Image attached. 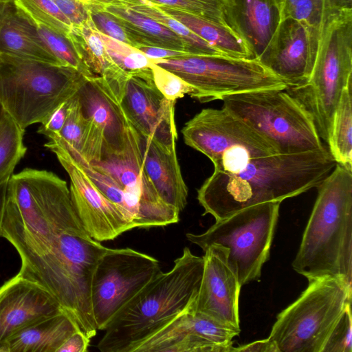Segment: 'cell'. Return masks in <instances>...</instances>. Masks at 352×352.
<instances>
[{"label": "cell", "instance_id": "cell-39", "mask_svg": "<svg viewBox=\"0 0 352 352\" xmlns=\"http://www.w3.org/2000/svg\"><path fill=\"white\" fill-rule=\"evenodd\" d=\"M69 100V99L62 103L41 124L38 130V133L47 138L54 134H59L67 118Z\"/></svg>", "mask_w": 352, "mask_h": 352}, {"label": "cell", "instance_id": "cell-9", "mask_svg": "<svg viewBox=\"0 0 352 352\" xmlns=\"http://www.w3.org/2000/svg\"><path fill=\"white\" fill-rule=\"evenodd\" d=\"M280 203L270 201L245 208L216 221L202 234L187 233L186 238L204 251L213 243L227 248L228 261L242 287L259 280L263 265L270 258Z\"/></svg>", "mask_w": 352, "mask_h": 352}, {"label": "cell", "instance_id": "cell-43", "mask_svg": "<svg viewBox=\"0 0 352 352\" xmlns=\"http://www.w3.org/2000/svg\"><path fill=\"white\" fill-rule=\"evenodd\" d=\"M278 352L276 344L268 338L265 340L255 341L245 345L234 347L232 352Z\"/></svg>", "mask_w": 352, "mask_h": 352}, {"label": "cell", "instance_id": "cell-16", "mask_svg": "<svg viewBox=\"0 0 352 352\" xmlns=\"http://www.w3.org/2000/svg\"><path fill=\"white\" fill-rule=\"evenodd\" d=\"M120 101L137 131L168 148H175V101L166 98L156 87L151 66L129 74Z\"/></svg>", "mask_w": 352, "mask_h": 352}, {"label": "cell", "instance_id": "cell-30", "mask_svg": "<svg viewBox=\"0 0 352 352\" xmlns=\"http://www.w3.org/2000/svg\"><path fill=\"white\" fill-rule=\"evenodd\" d=\"M17 11L34 26L43 25L67 36L72 24L53 0H12Z\"/></svg>", "mask_w": 352, "mask_h": 352}, {"label": "cell", "instance_id": "cell-19", "mask_svg": "<svg viewBox=\"0 0 352 352\" xmlns=\"http://www.w3.org/2000/svg\"><path fill=\"white\" fill-rule=\"evenodd\" d=\"M62 310L46 289L18 273L0 286V346L17 331Z\"/></svg>", "mask_w": 352, "mask_h": 352}, {"label": "cell", "instance_id": "cell-40", "mask_svg": "<svg viewBox=\"0 0 352 352\" xmlns=\"http://www.w3.org/2000/svg\"><path fill=\"white\" fill-rule=\"evenodd\" d=\"M72 25H79L89 17L87 7L80 0H53Z\"/></svg>", "mask_w": 352, "mask_h": 352}, {"label": "cell", "instance_id": "cell-42", "mask_svg": "<svg viewBox=\"0 0 352 352\" xmlns=\"http://www.w3.org/2000/svg\"><path fill=\"white\" fill-rule=\"evenodd\" d=\"M150 59H166L192 56L189 52L166 49L163 47L141 45L136 47Z\"/></svg>", "mask_w": 352, "mask_h": 352}, {"label": "cell", "instance_id": "cell-20", "mask_svg": "<svg viewBox=\"0 0 352 352\" xmlns=\"http://www.w3.org/2000/svg\"><path fill=\"white\" fill-rule=\"evenodd\" d=\"M77 95L83 115L102 135V153L122 150L131 123L121 107L120 96L101 76L87 78Z\"/></svg>", "mask_w": 352, "mask_h": 352}, {"label": "cell", "instance_id": "cell-25", "mask_svg": "<svg viewBox=\"0 0 352 352\" xmlns=\"http://www.w3.org/2000/svg\"><path fill=\"white\" fill-rule=\"evenodd\" d=\"M87 7L96 8L111 14L125 32L131 47L153 46L190 53L186 43L167 27L124 6L104 4Z\"/></svg>", "mask_w": 352, "mask_h": 352}, {"label": "cell", "instance_id": "cell-31", "mask_svg": "<svg viewBox=\"0 0 352 352\" xmlns=\"http://www.w3.org/2000/svg\"><path fill=\"white\" fill-rule=\"evenodd\" d=\"M23 130L4 111L0 124V184L9 180L27 148Z\"/></svg>", "mask_w": 352, "mask_h": 352}, {"label": "cell", "instance_id": "cell-12", "mask_svg": "<svg viewBox=\"0 0 352 352\" xmlns=\"http://www.w3.org/2000/svg\"><path fill=\"white\" fill-rule=\"evenodd\" d=\"M162 272L154 257L131 248L111 249L98 263L91 283V303L98 330Z\"/></svg>", "mask_w": 352, "mask_h": 352}, {"label": "cell", "instance_id": "cell-32", "mask_svg": "<svg viewBox=\"0 0 352 352\" xmlns=\"http://www.w3.org/2000/svg\"><path fill=\"white\" fill-rule=\"evenodd\" d=\"M88 132V121L82 113L77 93L69 100L67 115L59 134H54L62 142L80 153Z\"/></svg>", "mask_w": 352, "mask_h": 352}, {"label": "cell", "instance_id": "cell-29", "mask_svg": "<svg viewBox=\"0 0 352 352\" xmlns=\"http://www.w3.org/2000/svg\"><path fill=\"white\" fill-rule=\"evenodd\" d=\"M327 144L337 164L352 172V82L342 91Z\"/></svg>", "mask_w": 352, "mask_h": 352}, {"label": "cell", "instance_id": "cell-22", "mask_svg": "<svg viewBox=\"0 0 352 352\" xmlns=\"http://www.w3.org/2000/svg\"><path fill=\"white\" fill-rule=\"evenodd\" d=\"M138 132L145 171L160 198L179 212L186 206L188 188L175 148H168Z\"/></svg>", "mask_w": 352, "mask_h": 352}, {"label": "cell", "instance_id": "cell-6", "mask_svg": "<svg viewBox=\"0 0 352 352\" xmlns=\"http://www.w3.org/2000/svg\"><path fill=\"white\" fill-rule=\"evenodd\" d=\"M352 82V10L342 11L323 28L308 80L286 90L312 117L321 140L329 141L344 89Z\"/></svg>", "mask_w": 352, "mask_h": 352}, {"label": "cell", "instance_id": "cell-24", "mask_svg": "<svg viewBox=\"0 0 352 352\" xmlns=\"http://www.w3.org/2000/svg\"><path fill=\"white\" fill-rule=\"evenodd\" d=\"M78 328L65 311L45 317L9 337L0 352H57Z\"/></svg>", "mask_w": 352, "mask_h": 352}, {"label": "cell", "instance_id": "cell-3", "mask_svg": "<svg viewBox=\"0 0 352 352\" xmlns=\"http://www.w3.org/2000/svg\"><path fill=\"white\" fill-rule=\"evenodd\" d=\"M204 267V256L186 247L166 272H161L114 316L97 344L102 352H131L194 305Z\"/></svg>", "mask_w": 352, "mask_h": 352}, {"label": "cell", "instance_id": "cell-34", "mask_svg": "<svg viewBox=\"0 0 352 352\" xmlns=\"http://www.w3.org/2000/svg\"><path fill=\"white\" fill-rule=\"evenodd\" d=\"M35 27L43 41L63 65L72 67L87 78L95 76L82 63L71 42L65 36L43 25H37Z\"/></svg>", "mask_w": 352, "mask_h": 352}, {"label": "cell", "instance_id": "cell-33", "mask_svg": "<svg viewBox=\"0 0 352 352\" xmlns=\"http://www.w3.org/2000/svg\"><path fill=\"white\" fill-rule=\"evenodd\" d=\"M97 32L113 63L126 74L150 67L151 59L138 49L104 35L98 30Z\"/></svg>", "mask_w": 352, "mask_h": 352}, {"label": "cell", "instance_id": "cell-4", "mask_svg": "<svg viewBox=\"0 0 352 352\" xmlns=\"http://www.w3.org/2000/svg\"><path fill=\"white\" fill-rule=\"evenodd\" d=\"M317 188L292 268L309 282L334 278L351 286L352 172L336 164Z\"/></svg>", "mask_w": 352, "mask_h": 352}, {"label": "cell", "instance_id": "cell-21", "mask_svg": "<svg viewBox=\"0 0 352 352\" xmlns=\"http://www.w3.org/2000/svg\"><path fill=\"white\" fill-rule=\"evenodd\" d=\"M224 15L227 25L243 40L257 60L281 21L276 0H228Z\"/></svg>", "mask_w": 352, "mask_h": 352}, {"label": "cell", "instance_id": "cell-14", "mask_svg": "<svg viewBox=\"0 0 352 352\" xmlns=\"http://www.w3.org/2000/svg\"><path fill=\"white\" fill-rule=\"evenodd\" d=\"M44 146L52 151L70 179V196L80 223L94 240L111 241L133 229L120 211L93 183L68 152L54 141Z\"/></svg>", "mask_w": 352, "mask_h": 352}, {"label": "cell", "instance_id": "cell-37", "mask_svg": "<svg viewBox=\"0 0 352 352\" xmlns=\"http://www.w3.org/2000/svg\"><path fill=\"white\" fill-rule=\"evenodd\" d=\"M349 302L329 336L322 352H352L351 309Z\"/></svg>", "mask_w": 352, "mask_h": 352}, {"label": "cell", "instance_id": "cell-41", "mask_svg": "<svg viewBox=\"0 0 352 352\" xmlns=\"http://www.w3.org/2000/svg\"><path fill=\"white\" fill-rule=\"evenodd\" d=\"M90 341L89 338L77 330L67 338L57 352H85Z\"/></svg>", "mask_w": 352, "mask_h": 352}, {"label": "cell", "instance_id": "cell-28", "mask_svg": "<svg viewBox=\"0 0 352 352\" xmlns=\"http://www.w3.org/2000/svg\"><path fill=\"white\" fill-rule=\"evenodd\" d=\"M281 19H296L306 24L321 37L328 21L347 10H352V0H276Z\"/></svg>", "mask_w": 352, "mask_h": 352}, {"label": "cell", "instance_id": "cell-35", "mask_svg": "<svg viewBox=\"0 0 352 352\" xmlns=\"http://www.w3.org/2000/svg\"><path fill=\"white\" fill-rule=\"evenodd\" d=\"M158 6L179 10L227 25L225 10L228 0H146Z\"/></svg>", "mask_w": 352, "mask_h": 352}, {"label": "cell", "instance_id": "cell-8", "mask_svg": "<svg viewBox=\"0 0 352 352\" xmlns=\"http://www.w3.org/2000/svg\"><path fill=\"white\" fill-rule=\"evenodd\" d=\"M352 288L323 278L309 282L301 295L276 317L270 336L278 352H322L346 304Z\"/></svg>", "mask_w": 352, "mask_h": 352}, {"label": "cell", "instance_id": "cell-10", "mask_svg": "<svg viewBox=\"0 0 352 352\" xmlns=\"http://www.w3.org/2000/svg\"><path fill=\"white\" fill-rule=\"evenodd\" d=\"M151 61L191 86L190 97L200 102L245 91L287 88L280 78L257 59L192 55Z\"/></svg>", "mask_w": 352, "mask_h": 352}, {"label": "cell", "instance_id": "cell-5", "mask_svg": "<svg viewBox=\"0 0 352 352\" xmlns=\"http://www.w3.org/2000/svg\"><path fill=\"white\" fill-rule=\"evenodd\" d=\"M87 77L76 69L0 52V102L23 129L43 123Z\"/></svg>", "mask_w": 352, "mask_h": 352}, {"label": "cell", "instance_id": "cell-45", "mask_svg": "<svg viewBox=\"0 0 352 352\" xmlns=\"http://www.w3.org/2000/svg\"><path fill=\"white\" fill-rule=\"evenodd\" d=\"M3 113H4V109H3V108L1 104V102H0V124H1V120L3 118Z\"/></svg>", "mask_w": 352, "mask_h": 352}, {"label": "cell", "instance_id": "cell-7", "mask_svg": "<svg viewBox=\"0 0 352 352\" xmlns=\"http://www.w3.org/2000/svg\"><path fill=\"white\" fill-rule=\"evenodd\" d=\"M224 109L268 140L278 154L325 148L309 113L286 89H262L227 96Z\"/></svg>", "mask_w": 352, "mask_h": 352}, {"label": "cell", "instance_id": "cell-2", "mask_svg": "<svg viewBox=\"0 0 352 352\" xmlns=\"http://www.w3.org/2000/svg\"><path fill=\"white\" fill-rule=\"evenodd\" d=\"M108 248L92 239L80 221L34 249H16L19 273L46 289L89 339L97 333L91 303L94 270Z\"/></svg>", "mask_w": 352, "mask_h": 352}, {"label": "cell", "instance_id": "cell-15", "mask_svg": "<svg viewBox=\"0 0 352 352\" xmlns=\"http://www.w3.org/2000/svg\"><path fill=\"white\" fill-rule=\"evenodd\" d=\"M193 307L140 342L131 352H232V339L241 330L197 312Z\"/></svg>", "mask_w": 352, "mask_h": 352}, {"label": "cell", "instance_id": "cell-46", "mask_svg": "<svg viewBox=\"0 0 352 352\" xmlns=\"http://www.w3.org/2000/svg\"><path fill=\"white\" fill-rule=\"evenodd\" d=\"M12 0H0V3L10 2Z\"/></svg>", "mask_w": 352, "mask_h": 352}, {"label": "cell", "instance_id": "cell-36", "mask_svg": "<svg viewBox=\"0 0 352 352\" xmlns=\"http://www.w3.org/2000/svg\"><path fill=\"white\" fill-rule=\"evenodd\" d=\"M151 68L155 85L168 100L176 101L186 94L192 96L193 89L181 78L151 61Z\"/></svg>", "mask_w": 352, "mask_h": 352}, {"label": "cell", "instance_id": "cell-23", "mask_svg": "<svg viewBox=\"0 0 352 352\" xmlns=\"http://www.w3.org/2000/svg\"><path fill=\"white\" fill-rule=\"evenodd\" d=\"M0 52L64 66L43 41L36 27L12 1L0 3Z\"/></svg>", "mask_w": 352, "mask_h": 352}, {"label": "cell", "instance_id": "cell-17", "mask_svg": "<svg viewBox=\"0 0 352 352\" xmlns=\"http://www.w3.org/2000/svg\"><path fill=\"white\" fill-rule=\"evenodd\" d=\"M320 40L306 24L286 17L281 19L258 60L280 78L287 88L299 86L310 77Z\"/></svg>", "mask_w": 352, "mask_h": 352}, {"label": "cell", "instance_id": "cell-38", "mask_svg": "<svg viewBox=\"0 0 352 352\" xmlns=\"http://www.w3.org/2000/svg\"><path fill=\"white\" fill-rule=\"evenodd\" d=\"M87 8L91 21L100 32L131 46L125 32L111 14L96 8Z\"/></svg>", "mask_w": 352, "mask_h": 352}, {"label": "cell", "instance_id": "cell-11", "mask_svg": "<svg viewBox=\"0 0 352 352\" xmlns=\"http://www.w3.org/2000/svg\"><path fill=\"white\" fill-rule=\"evenodd\" d=\"M91 164L120 188V210L133 229L163 227L179 221L180 212L160 198L145 171L138 132L131 124L125 146L119 151L103 152Z\"/></svg>", "mask_w": 352, "mask_h": 352}, {"label": "cell", "instance_id": "cell-27", "mask_svg": "<svg viewBox=\"0 0 352 352\" xmlns=\"http://www.w3.org/2000/svg\"><path fill=\"white\" fill-rule=\"evenodd\" d=\"M67 39L82 63L95 76L113 79L126 73L109 56L89 15L82 24L72 25Z\"/></svg>", "mask_w": 352, "mask_h": 352}, {"label": "cell", "instance_id": "cell-26", "mask_svg": "<svg viewBox=\"0 0 352 352\" xmlns=\"http://www.w3.org/2000/svg\"><path fill=\"white\" fill-rule=\"evenodd\" d=\"M157 6L164 13L184 24L223 55L237 58L254 59L246 43L228 25L179 10Z\"/></svg>", "mask_w": 352, "mask_h": 352}, {"label": "cell", "instance_id": "cell-13", "mask_svg": "<svg viewBox=\"0 0 352 352\" xmlns=\"http://www.w3.org/2000/svg\"><path fill=\"white\" fill-rule=\"evenodd\" d=\"M182 133L185 144L205 155L213 165L240 150L256 157L278 154L268 140L223 108L202 109L185 124Z\"/></svg>", "mask_w": 352, "mask_h": 352}, {"label": "cell", "instance_id": "cell-1", "mask_svg": "<svg viewBox=\"0 0 352 352\" xmlns=\"http://www.w3.org/2000/svg\"><path fill=\"white\" fill-rule=\"evenodd\" d=\"M337 163L327 148L251 158L236 172L214 170L197 190L204 215L226 219L252 206L281 202L317 188Z\"/></svg>", "mask_w": 352, "mask_h": 352}, {"label": "cell", "instance_id": "cell-44", "mask_svg": "<svg viewBox=\"0 0 352 352\" xmlns=\"http://www.w3.org/2000/svg\"><path fill=\"white\" fill-rule=\"evenodd\" d=\"M9 180L4 181L0 184V237L1 226L7 201V192Z\"/></svg>", "mask_w": 352, "mask_h": 352}, {"label": "cell", "instance_id": "cell-18", "mask_svg": "<svg viewBox=\"0 0 352 352\" xmlns=\"http://www.w3.org/2000/svg\"><path fill=\"white\" fill-rule=\"evenodd\" d=\"M228 249L213 243L204 251V267L194 311L241 330L239 296L241 288L228 261Z\"/></svg>", "mask_w": 352, "mask_h": 352}]
</instances>
